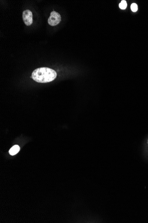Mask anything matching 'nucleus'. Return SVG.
Instances as JSON below:
<instances>
[{"instance_id": "nucleus-1", "label": "nucleus", "mask_w": 148, "mask_h": 223, "mask_svg": "<svg viewBox=\"0 0 148 223\" xmlns=\"http://www.w3.org/2000/svg\"><path fill=\"white\" fill-rule=\"evenodd\" d=\"M57 73L55 70L47 67L37 68L33 71L32 78L39 83H47L56 78Z\"/></svg>"}, {"instance_id": "nucleus-2", "label": "nucleus", "mask_w": 148, "mask_h": 223, "mask_svg": "<svg viewBox=\"0 0 148 223\" xmlns=\"http://www.w3.org/2000/svg\"><path fill=\"white\" fill-rule=\"evenodd\" d=\"M61 21V17L60 13L56 12H52L50 17L48 19V23L51 26H54L58 25Z\"/></svg>"}, {"instance_id": "nucleus-3", "label": "nucleus", "mask_w": 148, "mask_h": 223, "mask_svg": "<svg viewBox=\"0 0 148 223\" xmlns=\"http://www.w3.org/2000/svg\"><path fill=\"white\" fill-rule=\"evenodd\" d=\"M23 20L24 24L27 26H29L32 23V13L30 10H26L23 12Z\"/></svg>"}, {"instance_id": "nucleus-4", "label": "nucleus", "mask_w": 148, "mask_h": 223, "mask_svg": "<svg viewBox=\"0 0 148 223\" xmlns=\"http://www.w3.org/2000/svg\"><path fill=\"white\" fill-rule=\"evenodd\" d=\"M20 150V148L19 147V146L16 145L13 146L10 149L9 153H10V155H15L19 152Z\"/></svg>"}, {"instance_id": "nucleus-5", "label": "nucleus", "mask_w": 148, "mask_h": 223, "mask_svg": "<svg viewBox=\"0 0 148 223\" xmlns=\"http://www.w3.org/2000/svg\"><path fill=\"white\" fill-rule=\"evenodd\" d=\"M127 4L126 1H122L121 2L119 5V7L122 10L126 9L127 7Z\"/></svg>"}, {"instance_id": "nucleus-6", "label": "nucleus", "mask_w": 148, "mask_h": 223, "mask_svg": "<svg viewBox=\"0 0 148 223\" xmlns=\"http://www.w3.org/2000/svg\"><path fill=\"white\" fill-rule=\"evenodd\" d=\"M131 10L133 12L137 11L138 10V6L136 3H133L131 5Z\"/></svg>"}]
</instances>
